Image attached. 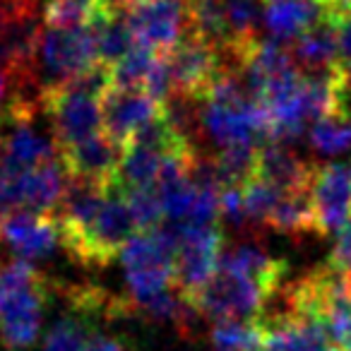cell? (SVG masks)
Returning a JSON list of instances; mask_svg holds the SVG:
<instances>
[{"label": "cell", "mask_w": 351, "mask_h": 351, "mask_svg": "<svg viewBox=\"0 0 351 351\" xmlns=\"http://www.w3.org/2000/svg\"><path fill=\"white\" fill-rule=\"evenodd\" d=\"M313 171H315V164L298 156L289 147V142L267 140L258 149V169H255V176L272 183L282 193H308Z\"/></svg>", "instance_id": "cell-16"}, {"label": "cell", "mask_w": 351, "mask_h": 351, "mask_svg": "<svg viewBox=\"0 0 351 351\" xmlns=\"http://www.w3.org/2000/svg\"><path fill=\"white\" fill-rule=\"evenodd\" d=\"M128 22L140 46L166 53L188 34L186 0H132Z\"/></svg>", "instance_id": "cell-9"}, {"label": "cell", "mask_w": 351, "mask_h": 351, "mask_svg": "<svg viewBox=\"0 0 351 351\" xmlns=\"http://www.w3.org/2000/svg\"><path fill=\"white\" fill-rule=\"evenodd\" d=\"M265 317L255 320H215L210 344L215 351H265Z\"/></svg>", "instance_id": "cell-22"}, {"label": "cell", "mask_w": 351, "mask_h": 351, "mask_svg": "<svg viewBox=\"0 0 351 351\" xmlns=\"http://www.w3.org/2000/svg\"><path fill=\"white\" fill-rule=\"evenodd\" d=\"M58 156L70 178L113 186V178H116L118 164L123 156V145H118L108 132L101 130L87 140L60 147Z\"/></svg>", "instance_id": "cell-12"}, {"label": "cell", "mask_w": 351, "mask_h": 351, "mask_svg": "<svg viewBox=\"0 0 351 351\" xmlns=\"http://www.w3.org/2000/svg\"><path fill=\"white\" fill-rule=\"evenodd\" d=\"M41 277H44V272H39L29 260H0V308L5 306L17 291L32 287Z\"/></svg>", "instance_id": "cell-27"}, {"label": "cell", "mask_w": 351, "mask_h": 351, "mask_svg": "<svg viewBox=\"0 0 351 351\" xmlns=\"http://www.w3.org/2000/svg\"><path fill=\"white\" fill-rule=\"evenodd\" d=\"M135 231L137 224L125 195L111 186V193L92 219L82 226H60V241L75 265L101 269L121 255V248Z\"/></svg>", "instance_id": "cell-2"}, {"label": "cell", "mask_w": 351, "mask_h": 351, "mask_svg": "<svg viewBox=\"0 0 351 351\" xmlns=\"http://www.w3.org/2000/svg\"><path fill=\"white\" fill-rule=\"evenodd\" d=\"M171 75V99L200 101L217 75L229 65L224 51L202 36L188 32L178 44L164 53Z\"/></svg>", "instance_id": "cell-7"}, {"label": "cell", "mask_w": 351, "mask_h": 351, "mask_svg": "<svg viewBox=\"0 0 351 351\" xmlns=\"http://www.w3.org/2000/svg\"><path fill=\"white\" fill-rule=\"evenodd\" d=\"M332 22L337 27V39H339V56L344 65L351 63V0L339 5L332 12Z\"/></svg>", "instance_id": "cell-30"}, {"label": "cell", "mask_w": 351, "mask_h": 351, "mask_svg": "<svg viewBox=\"0 0 351 351\" xmlns=\"http://www.w3.org/2000/svg\"><path fill=\"white\" fill-rule=\"evenodd\" d=\"M219 265H226V267L239 269V272L258 279V282L263 284L265 289H269L274 296L284 289V277H287V272H289L287 260L274 258L263 245L250 243V241H243V243L224 248Z\"/></svg>", "instance_id": "cell-19"}, {"label": "cell", "mask_w": 351, "mask_h": 351, "mask_svg": "<svg viewBox=\"0 0 351 351\" xmlns=\"http://www.w3.org/2000/svg\"><path fill=\"white\" fill-rule=\"evenodd\" d=\"M84 351H142V349L125 335H106V332H97Z\"/></svg>", "instance_id": "cell-32"}, {"label": "cell", "mask_w": 351, "mask_h": 351, "mask_svg": "<svg viewBox=\"0 0 351 351\" xmlns=\"http://www.w3.org/2000/svg\"><path fill=\"white\" fill-rule=\"evenodd\" d=\"M0 245L15 253L22 260H46L63 248L58 217L51 212L15 210L0 219Z\"/></svg>", "instance_id": "cell-11"}, {"label": "cell", "mask_w": 351, "mask_h": 351, "mask_svg": "<svg viewBox=\"0 0 351 351\" xmlns=\"http://www.w3.org/2000/svg\"><path fill=\"white\" fill-rule=\"evenodd\" d=\"M188 15V32L202 36L205 41L215 44L217 49L224 51L226 60L234 49V36L226 20L224 0H186Z\"/></svg>", "instance_id": "cell-20"}, {"label": "cell", "mask_w": 351, "mask_h": 351, "mask_svg": "<svg viewBox=\"0 0 351 351\" xmlns=\"http://www.w3.org/2000/svg\"><path fill=\"white\" fill-rule=\"evenodd\" d=\"M330 17V8L322 0H265L263 27L269 36L293 41Z\"/></svg>", "instance_id": "cell-17"}, {"label": "cell", "mask_w": 351, "mask_h": 351, "mask_svg": "<svg viewBox=\"0 0 351 351\" xmlns=\"http://www.w3.org/2000/svg\"><path fill=\"white\" fill-rule=\"evenodd\" d=\"M308 142L320 154H341L351 149V106L337 108L315 121L308 130Z\"/></svg>", "instance_id": "cell-23"}, {"label": "cell", "mask_w": 351, "mask_h": 351, "mask_svg": "<svg viewBox=\"0 0 351 351\" xmlns=\"http://www.w3.org/2000/svg\"><path fill=\"white\" fill-rule=\"evenodd\" d=\"M108 5H113V8H128L132 3V0H106Z\"/></svg>", "instance_id": "cell-34"}, {"label": "cell", "mask_w": 351, "mask_h": 351, "mask_svg": "<svg viewBox=\"0 0 351 351\" xmlns=\"http://www.w3.org/2000/svg\"><path fill=\"white\" fill-rule=\"evenodd\" d=\"M53 282L41 277L32 287L17 291L0 308V346L3 351H32L39 341L46 308L53 298Z\"/></svg>", "instance_id": "cell-8"}, {"label": "cell", "mask_w": 351, "mask_h": 351, "mask_svg": "<svg viewBox=\"0 0 351 351\" xmlns=\"http://www.w3.org/2000/svg\"><path fill=\"white\" fill-rule=\"evenodd\" d=\"M322 3H325V5L330 8V15H332V12H335L337 8L344 5V3H349V0H322Z\"/></svg>", "instance_id": "cell-33"}, {"label": "cell", "mask_w": 351, "mask_h": 351, "mask_svg": "<svg viewBox=\"0 0 351 351\" xmlns=\"http://www.w3.org/2000/svg\"><path fill=\"white\" fill-rule=\"evenodd\" d=\"M164 53H156V51L147 49V46L137 44L132 51H128L121 60L108 68L113 87H145L147 77H149L152 68L156 65V60Z\"/></svg>", "instance_id": "cell-25"}, {"label": "cell", "mask_w": 351, "mask_h": 351, "mask_svg": "<svg viewBox=\"0 0 351 351\" xmlns=\"http://www.w3.org/2000/svg\"><path fill=\"white\" fill-rule=\"evenodd\" d=\"M241 193H243L245 215H248L253 229H263L267 215L272 212V207L277 205L279 197L284 195L279 188H274L272 183H267L265 178H260V176L248 178V181L241 186Z\"/></svg>", "instance_id": "cell-26"}, {"label": "cell", "mask_w": 351, "mask_h": 351, "mask_svg": "<svg viewBox=\"0 0 351 351\" xmlns=\"http://www.w3.org/2000/svg\"><path fill=\"white\" fill-rule=\"evenodd\" d=\"M317 236L339 234L351 224V164H315L308 186Z\"/></svg>", "instance_id": "cell-10"}, {"label": "cell", "mask_w": 351, "mask_h": 351, "mask_svg": "<svg viewBox=\"0 0 351 351\" xmlns=\"http://www.w3.org/2000/svg\"><path fill=\"white\" fill-rule=\"evenodd\" d=\"M346 80H349V94H351V63L346 65Z\"/></svg>", "instance_id": "cell-35"}, {"label": "cell", "mask_w": 351, "mask_h": 351, "mask_svg": "<svg viewBox=\"0 0 351 351\" xmlns=\"http://www.w3.org/2000/svg\"><path fill=\"white\" fill-rule=\"evenodd\" d=\"M341 349H344V351H351V339H349V341H346V344H344V346H341Z\"/></svg>", "instance_id": "cell-37"}, {"label": "cell", "mask_w": 351, "mask_h": 351, "mask_svg": "<svg viewBox=\"0 0 351 351\" xmlns=\"http://www.w3.org/2000/svg\"><path fill=\"white\" fill-rule=\"evenodd\" d=\"M118 258L125 272L128 298H142L173 287L176 241L164 224L156 229H137Z\"/></svg>", "instance_id": "cell-3"}, {"label": "cell", "mask_w": 351, "mask_h": 351, "mask_svg": "<svg viewBox=\"0 0 351 351\" xmlns=\"http://www.w3.org/2000/svg\"><path fill=\"white\" fill-rule=\"evenodd\" d=\"M327 265L341 272L346 279H351V224L337 234V243L327 258Z\"/></svg>", "instance_id": "cell-31"}, {"label": "cell", "mask_w": 351, "mask_h": 351, "mask_svg": "<svg viewBox=\"0 0 351 351\" xmlns=\"http://www.w3.org/2000/svg\"><path fill=\"white\" fill-rule=\"evenodd\" d=\"M108 87H111V75L106 65H97L73 82L41 87L39 106L49 118L58 149L104 130L101 97Z\"/></svg>", "instance_id": "cell-1"}, {"label": "cell", "mask_w": 351, "mask_h": 351, "mask_svg": "<svg viewBox=\"0 0 351 351\" xmlns=\"http://www.w3.org/2000/svg\"><path fill=\"white\" fill-rule=\"evenodd\" d=\"M97 41L92 25L87 27H46L39 41V82L56 87L77 80L97 68Z\"/></svg>", "instance_id": "cell-6"}, {"label": "cell", "mask_w": 351, "mask_h": 351, "mask_svg": "<svg viewBox=\"0 0 351 351\" xmlns=\"http://www.w3.org/2000/svg\"><path fill=\"white\" fill-rule=\"evenodd\" d=\"M164 108L152 94L140 87H108L101 97V123L104 132L113 137L118 145L125 147L137 128L145 125L149 118Z\"/></svg>", "instance_id": "cell-13"}, {"label": "cell", "mask_w": 351, "mask_h": 351, "mask_svg": "<svg viewBox=\"0 0 351 351\" xmlns=\"http://www.w3.org/2000/svg\"><path fill=\"white\" fill-rule=\"evenodd\" d=\"M164 226L176 241L173 287L186 301H191L219 267L221 253L226 248V236L219 224L188 226L164 221Z\"/></svg>", "instance_id": "cell-5"}, {"label": "cell", "mask_w": 351, "mask_h": 351, "mask_svg": "<svg viewBox=\"0 0 351 351\" xmlns=\"http://www.w3.org/2000/svg\"><path fill=\"white\" fill-rule=\"evenodd\" d=\"M12 195H15L17 210L32 212H51L60 207V200L68 188V173H65L60 156L53 161H46L34 169H27L17 176H10Z\"/></svg>", "instance_id": "cell-14"}, {"label": "cell", "mask_w": 351, "mask_h": 351, "mask_svg": "<svg viewBox=\"0 0 351 351\" xmlns=\"http://www.w3.org/2000/svg\"><path fill=\"white\" fill-rule=\"evenodd\" d=\"M12 3H17V0H0V8H5V5H12Z\"/></svg>", "instance_id": "cell-36"}, {"label": "cell", "mask_w": 351, "mask_h": 351, "mask_svg": "<svg viewBox=\"0 0 351 351\" xmlns=\"http://www.w3.org/2000/svg\"><path fill=\"white\" fill-rule=\"evenodd\" d=\"M106 8V0H49L41 17L46 27H87Z\"/></svg>", "instance_id": "cell-24"}, {"label": "cell", "mask_w": 351, "mask_h": 351, "mask_svg": "<svg viewBox=\"0 0 351 351\" xmlns=\"http://www.w3.org/2000/svg\"><path fill=\"white\" fill-rule=\"evenodd\" d=\"M130 205V212L135 217L137 229H156L166 221L164 205L156 188H137V191L123 193Z\"/></svg>", "instance_id": "cell-28"}, {"label": "cell", "mask_w": 351, "mask_h": 351, "mask_svg": "<svg viewBox=\"0 0 351 351\" xmlns=\"http://www.w3.org/2000/svg\"><path fill=\"white\" fill-rule=\"evenodd\" d=\"M41 89L17 75L15 70L0 65V113L12 108L15 104L29 101V99H39Z\"/></svg>", "instance_id": "cell-29"}, {"label": "cell", "mask_w": 351, "mask_h": 351, "mask_svg": "<svg viewBox=\"0 0 351 351\" xmlns=\"http://www.w3.org/2000/svg\"><path fill=\"white\" fill-rule=\"evenodd\" d=\"M289 46H291L293 63L301 73H325V70L344 65L339 56V39H337V27L332 17L303 32L301 36L289 41Z\"/></svg>", "instance_id": "cell-18"}, {"label": "cell", "mask_w": 351, "mask_h": 351, "mask_svg": "<svg viewBox=\"0 0 351 351\" xmlns=\"http://www.w3.org/2000/svg\"><path fill=\"white\" fill-rule=\"evenodd\" d=\"M265 351H344L325 327L296 313H274L265 317Z\"/></svg>", "instance_id": "cell-15"}, {"label": "cell", "mask_w": 351, "mask_h": 351, "mask_svg": "<svg viewBox=\"0 0 351 351\" xmlns=\"http://www.w3.org/2000/svg\"><path fill=\"white\" fill-rule=\"evenodd\" d=\"M274 298L258 279L219 265L212 279L191 298V306L200 317L215 320H255L265 317V308Z\"/></svg>", "instance_id": "cell-4"}, {"label": "cell", "mask_w": 351, "mask_h": 351, "mask_svg": "<svg viewBox=\"0 0 351 351\" xmlns=\"http://www.w3.org/2000/svg\"><path fill=\"white\" fill-rule=\"evenodd\" d=\"M265 229H272L296 241L308 234L317 236L315 212L308 193H284L265 219Z\"/></svg>", "instance_id": "cell-21"}]
</instances>
